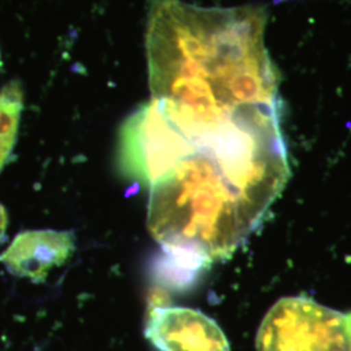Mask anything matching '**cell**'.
Returning a JSON list of instances; mask_svg holds the SVG:
<instances>
[{
    "label": "cell",
    "instance_id": "cell-5",
    "mask_svg": "<svg viewBox=\"0 0 351 351\" xmlns=\"http://www.w3.org/2000/svg\"><path fill=\"white\" fill-rule=\"evenodd\" d=\"M7 226H8V215H7L5 208L0 204V242H1V239H3L4 234H5Z\"/></svg>",
    "mask_w": 351,
    "mask_h": 351
},
{
    "label": "cell",
    "instance_id": "cell-4",
    "mask_svg": "<svg viewBox=\"0 0 351 351\" xmlns=\"http://www.w3.org/2000/svg\"><path fill=\"white\" fill-rule=\"evenodd\" d=\"M23 110V85L13 80L0 88V172L12 154Z\"/></svg>",
    "mask_w": 351,
    "mask_h": 351
},
{
    "label": "cell",
    "instance_id": "cell-7",
    "mask_svg": "<svg viewBox=\"0 0 351 351\" xmlns=\"http://www.w3.org/2000/svg\"><path fill=\"white\" fill-rule=\"evenodd\" d=\"M349 316H350V320H351V313H349Z\"/></svg>",
    "mask_w": 351,
    "mask_h": 351
},
{
    "label": "cell",
    "instance_id": "cell-2",
    "mask_svg": "<svg viewBox=\"0 0 351 351\" xmlns=\"http://www.w3.org/2000/svg\"><path fill=\"white\" fill-rule=\"evenodd\" d=\"M145 333L159 351H230L217 323L188 307H154Z\"/></svg>",
    "mask_w": 351,
    "mask_h": 351
},
{
    "label": "cell",
    "instance_id": "cell-3",
    "mask_svg": "<svg viewBox=\"0 0 351 351\" xmlns=\"http://www.w3.org/2000/svg\"><path fill=\"white\" fill-rule=\"evenodd\" d=\"M75 250V239L71 232L26 230L14 237L0 255V262L14 276L43 282L53 268L69 261Z\"/></svg>",
    "mask_w": 351,
    "mask_h": 351
},
{
    "label": "cell",
    "instance_id": "cell-1",
    "mask_svg": "<svg viewBox=\"0 0 351 351\" xmlns=\"http://www.w3.org/2000/svg\"><path fill=\"white\" fill-rule=\"evenodd\" d=\"M258 351H351V320L311 298L285 297L256 333Z\"/></svg>",
    "mask_w": 351,
    "mask_h": 351
},
{
    "label": "cell",
    "instance_id": "cell-6",
    "mask_svg": "<svg viewBox=\"0 0 351 351\" xmlns=\"http://www.w3.org/2000/svg\"><path fill=\"white\" fill-rule=\"evenodd\" d=\"M280 1H282V0H275V3H280Z\"/></svg>",
    "mask_w": 351,
    "mask_h": 351
}]
</instances>
